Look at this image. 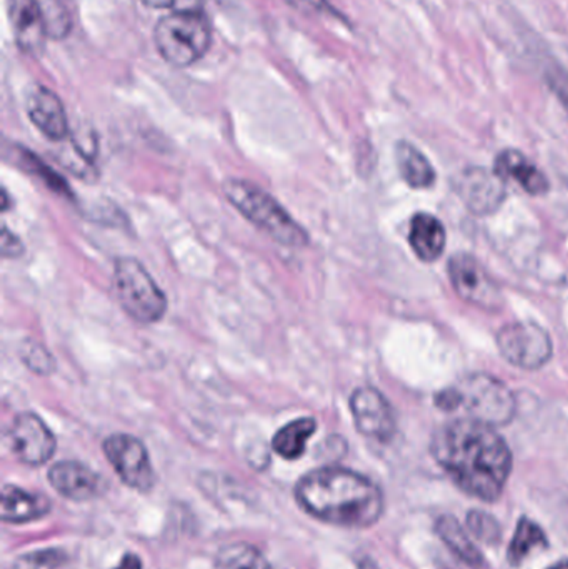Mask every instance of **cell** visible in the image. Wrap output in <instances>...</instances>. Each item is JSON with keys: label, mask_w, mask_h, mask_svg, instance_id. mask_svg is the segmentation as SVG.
Returning a JSON list of instances; mask_svg holds the SVG:
<instances>
[{"label": "cell", "mask_w": 568, "mask_h": 569, "mask_svg": "<svg viewBox=\"0 0 568 569\" xmlns=\"http://www.w3.org/2000/svg\"><path fill=\"white\" fill-rule=\"evenodd\" d=\"M432 457L454 483L470 497L497 501L512 473L507 441L482 421H450L432 438Z\"/></svg>", "instance_id": "cell-1"}, {"label": "cell", "mask_w": 568, "mask_h": 569, "mask_svg": "<svg viewBox=\"0 0 568 569\" xmlns=\"http://www.w3.org/2000/svg\"><path fill=\"white\" fill-rule=\"evenodd\" d=\"M296 500L310 517L336 527L369 528L383 513L380 488L347 468L310 471L297 483Z\"/></svg>", "instance_id": "cell-2"}, {"label": "cell", "mask_w": 568, "mask_h": 569, "mask_svg": "<svg viewBox=\"0 0 568 569\" xmlns=\"http://www.w3.org/2000/svg\"><path fill=\"white\" fill-rule=\"evenodd\" d=\"M436 405L444 411L464 410L490 427L507 425L516 415V400L507 385L484 373L470 375L440 391Z\"/></svg>", "instance_id": "cell-3"}, {"label": "cell", "mask_w": 568, "mask_h": 569, "mask_svg": "<svg viewBox=\"0 0 568 569\" xmlns=\"http://www.w3.org/2000/svg\"><path fill=\"white\" fill-rule=\"evenodd\" d=\"M229 202L257 229L287 247H303L309 237L276 199L256 183L242 179L227 180L223 186Z\"/></svg>", "instance_id": "cell-4"}, {"label": "cell", "mask_w": 568, "mask_h": 569, "mask_svg": "<svg viewBox=\"0 0 568 569\" xmlns=\"http://www.w3.org/2000/svg\"><path fill=\"white\" fill-rule=\"evenodd\" d=\"M153 42L162 59L173 67H190L199 62L212 46V29L200 10L162 17L153 30Z\"/></svg>", "instance_id": "cell-5"}, {"label": "cell", "mask_w": 568, "mask_h": 569, "mask_svg": "<svg viewBox=\"0 0 568 569\" xmlns=\"http://www.w3.org/2000/svg\"><path fill=\"white\" fill-rule=\"evenodd\" d=\"M113 283L123 310L139 323H156L166 315V293L136 259L117 260Z\"/></svg>", "instance_id": "cell-6"}, {"label": "cell", "mask_w": 568, "mask_h": 569, "mask_svg": "<svg viewBox=\"0 0 568 569\" xmlns=\"http://www.w3.org/2000/svg\"><path fill=\"white\" fill-rule=\"evenodd\" d=\"M497 345L509 363L526 370L544 367L554 355L549 333L532 323L507 325L497 335Z\"/></svg>", "instance_id": "cell-7"}, {"label": "cell", "mask_w": 568, "mask_h": 569, "mask_svg": "<svg viewBox=\"0 0 568 569\" xmlns=\"http://www.w3.org/2000/svg\"><path fill=\"white\" fill-rule=\"evenodd\" d=\"M102 448L107 460L127 487L142 493L152 490L156 473L142 441L130 435L119 433L107 438Z\"/></svg>", "instance_id": "cell-8"}, {"label": "cell", "mask_w": 568, "mask_h": 569, "mask_svg": "<svg viewBox=\"0 0 568 569\" xmlns=\"http://www.w3.org/2000/svg\"><path fill=\"white\" fill-rule=\"evenodd\" d=\"M449 276L454 290L462 300L486 310H496L502 303L499 287L474 257L467 253L454 256L449 263Z\"/></svg>", "instance_id": "cell-9"}, {"label": "cell", "mask_w": 568, "mask_h": 569, "mask_svg": "<svg viewBox=\"0 0 568 569\" xmlns=\"http://www.w3.org/2000/svg\"><path fill=\"white\" fill-rule=\"evenodd\" d=\"M10 450L17 460L29 467L47 463L56 453V437L37 415L22 413L9 430Z\"/></svg>", "instance_id": "cell-10"}, {"label": "cell", "mask_w": 568, "mask_h": 569, "mask_svg": "<svg viewBox=\"0 0 568 569\" xmlns=\"http://www.w3.org/2000/svg\"><path fill=\"white\" fill-rule=\"evenodd\" d=\"M357 430L377 441H390L396 435V415L387 398L376 388H357L350 398Z\"/></svg>", "instance_id": "cell-11"}, {"label": "cell", "mask_w": 568, "mask_h": 569, "mask_svg": "<svg viewBox=\"0 0 568 569\" xmlns=\"http://www.w3.org/2000/svg\"><path fill=\"white\" fill-rule=\"evenodd\" d=\"M457 196L476 216H490L506 200V182L496 172L484 169H467L454 180Z\"/></svg>", "instance_id": "cell-12"}, {"label": "cell", "mask_w": 568, "mask_h": 569, "mask_svg": "<svg viewBox=\"0 0 568 569\" xmlns=\"http://www.w3.org/2000/svg\"><path fill=\"white\" fill-rule=\"evenodd\" d=\"M9 12L19 49L29 56L42 53L49 32L40 0H9Z\"/></svg>", "instance_id": "cell-13"}, {"label": "cell", "mask_w": 568, "mask_h": 569, "mask_svg": "<svg viewBox=\"0 0 568 569\" xmlns=\"http://www.w3.org/2000/svg\"><path fill=\"white\" fill-rule=\"evenodd\" d=\"M27 113H29L33 126L47 139L59 142L69 136L66 109H63L59 97L47 87L39 86L30 92L29 100H27Z\"/></svg>", "instance_id": "cell-14"}, {"label": "cell", "mask_w": 568, "mask_h": 569, "mask_svg": "<svg viewBox=\"0 0 568 569\" xmlns=\"http://www.w3.org/2000/svg\"><path fill=\"white\" fill-rule=\"evenodd\" d=\"M49 481L60 497L72 501H89L100 493L99 475L77 461H60L49 470Z\"/></svg>", "instance_id": "cell-15"}, {"label": "cell", "mask_w": 568, "mask_h": 569, "mask_svg": "<svg viewBox=\"0 0 568 569\" xmlns=\"http://www.w3.org/2000/svg\"><path fill=\"white\" fill-rule=\"evenodd\" d=\"M494 172L506 182L512 180L524 192L530 196H544L549 192L550 183L546 173L537 169L536 163L530 162L519 150H504L497 156Z\"/></svg>", "instance_id": "cell-16"}, {"label": "cell", "mask_w": 568, "mask_h": 569, "mask_svg": "<svg viewBox=\"0 0 568 569\" xmlns=\"http://www.w3.org/2000/svg\"><path fill=\"white\" fill-rule=\"evenodd\" d=\"M52 510L49 498L30 493L22 488L6 485L2 490V521L6 523H27L40 520Z\"/></svg>", "instance_id": "cell-17"}, {"label": "cell", "mask_w": 568, "mask_h": 569, "mask_svg": "<svg viewBox=\"0 0 568 569\" xmlns=\"http://www.w3.org/2000/svg\"><path fill=\"white\" fill-rule=\"evenodd\" d=\"M409 242L422 262H436L446 249V229L437 217L417 213L410 222Z\"/></svg>", "instance_id": "cell-18"}, {"label": "cell", "mask_w": 568, "mask_h": 569, "mask_svg": "<svg viewBox=\"0 0 568 569\" xmlns=\"http://www.w3.org/2000/svg\"><path fill=\"white\" fill-rule=\"evenodd\" d=\"M396 156L400 176L412 189H429L436 183V170L412 143L400 142Z\"/></svg>", "instance_id": "cell-19"}, {"label": "cell", "mask_w": 568, "mask_h": 569, "mask_svg": "<svg viewBox=\"0 0 568 569\" xmlns=\"http://www.w3.org/2000/svg\"><path fill=\"white\" fill-rule=\"evenodd\" d=\"M436 531L440 540L449 547V550L456 555L464 563L472 568L482 567L484 558L479 548L472 543L469 535L460 527L459 521L454 517H440L436 523Z\"/></svg>", "instance_id": "cell-20"}, {"label": "cell", "mask_w": 568, "mask_h": 569, "mask_svg": "<svg viewBox=\"0 0 568 569\" xmlns=\"http://www.w3.org/2000/svg\"><path fill=\"white\" fill-rule=\"evenodd\" d=\"M317 423L313 418H299L280 428L273 437L272 447L277 455L286 460H297L306 453L307 441L316 433Z\"/></svg>", "instance_id": "cell-21"}, {"label": "cell", "mask_w": 568, "mask_h": 569, "mask_svg": "<svg viewBox=\"0 0 568 569\" xmlns=\"http://www.w3.org/2000/svg\"><path fill=\"white\" fill-rule=\"evenodd\" d=\"M213 569H272L267 558L252 545H227L217 553Z\"/></svg>", "instance_id": "cell-22"}, {"label": "cell", "mask_w": 568, "mask_h": 569, "mask_svg": "<svg viewBox=\"0 0 568 569\" xmlns=\"http://www.w3.org/2000/svg\"><path fill=\"white\" fill-rule=\"evenodd\" d=\"M536 548H547V537L539 525L530 518H522L517 525L516 535L510 543L507 557L512 565H520Z\"/></svg>", "instance_id": "cell-23"}, {"label": "cell", "mask_w": 568, "mask_h": 569, "mask_svg": "<svg viewBox=\"0 0 568 569\" xmlns=\"http://www.w3.org/2000/svg\"><path fill=\"white\" fill-rule=\"evenodd\" d=\"M12 569H73V565L66 551L47 548L17 558Z\"/></svg>", "instance_id": "cell-24"}, {"label": "cell", "mask_w": 568, "mask_h": 569, "mask_svg": "<svg viewBox=\"0 0 568 569\" xmlns=\"http://www.w3.org/2000/svg\"><path fill=\"white\" fill-rule=\"evenodd\" d=\"M49 39L62 40L70 32V17L60 0H40Z\"/></svg>", "instance_id": "cell-25"}, {"label": "cell", "mask_w": 568, "mask_h": 569, "mask_svg": "<svg viewBox=\"0 0 568 569\" xmlns=\"http://www.w3.org/2000/svg\"><path fill=\"white\" fill-rule=\"evenodd\" d=\"M467 527H469L470 533L477 538V540L484 541V543L496 545L499 543L500 537V525L497 523L496 518L492 515L486 513V511L472 510L467 515Z\"/></svg>", "instance_id": "cell-26"}, {"label": "cell", "mask_w": 568, "mask_h": 569, "mask_svg": "<svg viewBox=\"0 0 568 569\" xmlns=\"http://www.w3.org/2000/svg\"><path fill=\"white\" fill-rule=\"evenodd\" d=\"M550 87L554 92L557 93L564 106L568 109V73L566 72H552L549 76Z\"/></svg>", "instance_id": "cell-27"}, {"label": "cell", "mask_w": 568, "mask_h": 569, "mask_svg": "<svg viewBox=\"0 0 568 569\" xmlns=\"http://www.w3.org/2000/svg\"><path fill=\"white\" fill-rule=\"evenodd\" d=\"M286 2L302 13H320L329 7L327 0H286Z\"/></svg>", "instance_id": "cell-28"}, {"label": "cell", "mask_w": 568, "mask_h": 569, "mask_svg": "<svg viewBox=\"0 0 568 569\" xmlns=\"http://www.w3.org/2000/svg\"><path fill=\"white\" fill-rule=\"evenodd\" d=\"M23 252L22 243L17 237H13L9 230L3 229L2 233V253L3 257H17Z\"/></svg>", "instance_id": "cell-29"}, {"label": "cell", "mask_w": 568, "mask_h": 569, "mask_svg": "<svg viewBox=\"0 0 568 569\" xmlns=\"http://www.w3.org/2000/svg\"><path fill=\"white\" fill-rule=\"evenodd\" d=\"M26 357H36V360L29 361L27 365H29L30 368H33L37 373H46V368L50 367L49 355L43 350H39V348H29Z\"/></svg>", "instance_id": "cell-30"}, {"label": "cell", "mask_w": 568, "mask_h": 569, "mask_svg": "<svg viewBox=\"0 0 568 569\" xmlns=\"http://www.w3.org/2000/svg\"><path fill=\"white\" fill-rule=\"evenodd\" d=\"M113 569H142V561L137 555L127 553Z\"/></svg>", "instance_id": "cell-31"}, {"label": "cell", "mask_w": 568, "mask_h": 569, "mask_svg": "<svg viewBox=\"0 0 568 569\" xmlns=\"http://www.w3.org/2000/svg\"><path fill=\"white\" fill-rule=\"evenodd\" d=\"M140 2L150 9H173L177 0H140Z\"/></svg>", "instance_id": "cell-32"}, {"label": "cell", "mask_w": 568, "mask_h": 569, "mask_svg": "<svg viewBox=\"0 0 568 569\" xmlns=\"http://www.w3.org/2000/svg\"><path fill=\"white\" fill-rule=\"evenodd\" d=\"M549 569H568V560L559 561L556 567Z\"/></svg>", "instance_id": "cell-33"}]
</instances>
